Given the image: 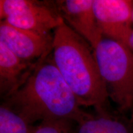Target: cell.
<instances>
[{"instance_id": "cell-1", "label": "cell", "mask_w": 133, "mask_h": 133, "mask_svg": "<svg viewBox=\"0 0 133 133\" xmlns=\"http://www.w3.org/2000/svg\"><path fill=\"white\" fill-rule=\"evenodd\" d=\"M49 54L38 61L27 78L3 102L32 124L61 119L76 123L87 112L81 109Z\"/></svg>"}, {"instance_id": "cell-2", "label": "cell", "mask_w": 133, "mask_h": 133, "mask_svg": "<svg viewBox=\"0 0 133 133\" xmlns=\"http://www.w3.org/2000/svg\"><path fill=\"white\" fill-rule=\"evenodd\" d=\"M52 59L81 106L109 110V95L94 49L64 21L54 31Z\"/></svg>"}, {"instance_id": "cell-3", "label": "cell", "mask_w": 133, "mask_h": 133, "mask_svg": "<svg viewBox=\"0 0 133 133\" xmlns=\"http://www.w3.org/2000/svg\"><path fill=\"white\" fill-rule=\"evenodd\" d=\"M94 55L109 97L119 112L133 110V52L122 43L103 36Z\"/></svg>"}, {"instance_id": "cell-4", "label": "cell", "mask_w": 133, "mask_h": 133, "mask_svg": "<svg viewBox=\"0 0 133 133\" xmlns=\"http://www.w3.org/2000/svg\"><path fill=\"white\" fill-rule=\"evenodd\" d=\"M0 17L11 25L51 35L64 22L53 1L34 0H1Z\"/></svg>"}, {"instance_id": "cell-5", "label": "cell", "mask_w": 133, "mask_h": 133, "mask_svg": "<svg viewBox=\"0 0 133 133\" xmlns=\"http://www.w3.org/2000/svg\"><path fill=\"white\" fill-rule=\"evenodd\" d=\"M0 42L21 59L34 62L51 52L53 35L19 29L1 21Z\"/></svg>"}, {"instance_id": "cell-6", "label": "cell", "mask_w": 133, "mask_h": 133, "mask_svg": "<svg viewBox=\"0 0 133 133\" xmlns=\"http://www.w3.org/2000/svg\"><path fill=\"white\" fill-rule=\"evenodd\" d=\"M93 9L103 36L125 45L132 23L133 1L94 0Z\"/></svg>"}, {"instance_id": "cell-7", "label": "cell", "mask_w": 133, "mask_h": 133, "mask_svg": "<svg viewBox=\"0 0 133 133\" xmlns=\"http://www.w3.org/2000/svg\"><path fill=\"white\" fill-rule=\"evenodd\" d=\"M53 3L64 22L95 49L103 35L93 9L94 0H61Z\"/></svg>"}, {"instance_id": "cell-8", "label": "cell", "mask_w": 133, "mask_h": 133, "mask_svg": "<svg viewBox=\"0 0 133 133\" xmlns=\"http://www.w3.org/2000/svg\"><path fill=\"white\" fill-rule=\"evenodd\" d=\"M38 61H23L0 42V94L3 99L21 86Z\"/></svg>"}, {"instance_id": "cell-9", "label": "cell", "mask_w": 133, "mask_h": 133, "mask_svg": "<svg viewBox=\"0 0 133 133\" xmlns=\"http://www.w3.org/2000/svg\"><path fill=\"white\" fill-rule=\"evenodd\" d=\"M75 133H133V123L109 110L87 113L76 123Z\"/></svg>"}, {"instance_id": "cell-10", "label": "cell", "mask_w": 133, "mask_h": 133, "mask_svg": "<svg viewBox=\"0 0 133 133\" xmlns=\"http://www.w3.org/2000/svg\"><path fill=\"white\" fill-rule=\"evenodd\" d=\"M36 129V126L30 123L5 103H1L0 133H35Z\"/></svg>"}, {"instance_id": "cell-11", "label": "cell", "mask_w": 133, "mask_h": 133, "mask_svg": "<svg viewBox=\"0 0 133 133\" xmlns=\"http://www.w3.org/2000/svg\"><path fill=\"white\" fill-rule=\"evenodd\" d=\"M74 123L64 119L43 121L36 126L35 133H75Z\"/></svg>"}, {"instance_id": "cell-12", "label": "cell", "mask_w": 133, "mask_h": 133, "mask_svg": "<svg viewBox=\"0 0 133 133\" xmlns=\"http://www.w3.org/2000/svg\"><path fill=\"white\" fill-rule=\"evenodd\" d=\"M125 46L127 48H128L133 52V11L132 16V23H131L130 31H129L127 40L126 41Z\"/></svg>"}, {"instance_id": "cell-13", "label": "cell", "mask_w": 133, "mask_h": 133, "mask_svg": "<svg viewBox=\"0 0 133 133\" xmlns=\"http://www.w3.org/2000/svg\"><path fill=\"white\" fill-rule=\"evenodd\" d=\"M131 121L133 123V110L132 112V115H131Z\"/></svg>"}]
</instances>
